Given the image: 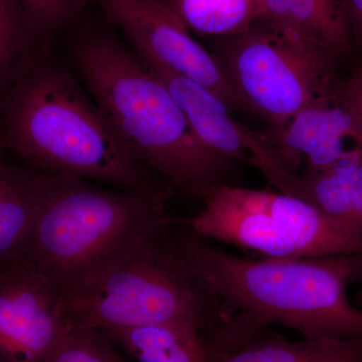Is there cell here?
Masks as SVG:
<instances>
[{"mask_svg":"<svg viewBox=\"0 0 362 362\" xmlns=\"http://www.w3.org/2000/svg\"><path fill=\"white\" fill-rule=\"evenodd\" d=\"M114 344L103 332L71 329L63 337L49 362H113Z\"/></svg>","mask_w":362,"mask_h":362,"instance_id":"18","label":"cell"},{"mask_svg":"<svg viewBox=\"0 0 362 362\" xmlns=\"http://www.w3.org/2000/svg\"><path fill=\"white\" fill-rule=\"evenodd\" d=\"M30 23L45 35L56 32L71 18L81 0H21Z\"/></svg>","mask_w":362,"mask_h":362,"instance_id":"20","label":"cell"},{"mask_svg":"<svg viewBox=\"0 0 362 362\" xmlns=\"http://www.w3.org/2000/svg\"><path fill=\"white\" fill-rule=\"evenodd\" d=\"M279 161L297 173L329 168L362 149L354 117L337 92L298 112L266 133Z\"/></svg>","mask_w":362,"mask_h":362,"instance_id":"10","label":"cell"},{"mask_svg":"<svg viewBox=\"0 0 362 362\" xmlns=\"http://www.w3.org/2000/svg\"><path fill=\"white\" fill-rule=\"evenodd\" d=\"M339 96L354 117L362 145V56L354 62L343 76Z\"/></svg>","mask_w":362,"mask_h":362,"instance_id":"21","label":"cell"},{"mask_svg":"<svg viewBox=\"0 0 362 362\" xmlns=\"http://www.w3.org/2000/svg\"><path fill=\"white\" fill-rule=\"evenodd\" d=\"M243 314L211 339V362H362V337L290 341Z\"/></svg>","mask_w":362,"mask_h":362,"instance_id":"11","label":"cell"},{"mask_svg":"<svg viewBox=\"0 0 362 362\" xmlns=\"http://www.w3.org/2000/svg\"><path fill=\"white\" fill-rule=\"evenodd\" d=\"M189 30L211 37L244 30L264 16L263 0H166Z\"/></svg>","mask_w":362,"mask_h":362,"instance_id":"17","label":"cell"},{"mask_svg":"<svg viewBox=\"0 0 362 362\" xmlns=\"http://www.w3.org/2000/svg\"><path fill=\"white\" fill-rule=\"evenodd\" d=\"M137 362H211L206 330L156 324L101 331Z\"/></svg>","mask_w":362,"mask_h":362,"instance_id":"15","label":"cell"},{"mask_svg":"<svg viewBox=\"0 0 362 362\" xmlns=\"http://www.w3.org/2000/svg\"><path fill=\"white\" fill-rule=\"evenodd\" d=\"M68 331L61 289L39 267L0 268V362H49Z\"/></svg>","mask_w":362,"mask_h":362,"instance_id":"9","label":"cell"},{"mask_svg":"<svg viewBox=\"0 0 362 362\" xmlns=\"http://www.w3.org/2000/svg\"><path fill=\"white\" fill-rule=\"evenodd\" d=\"M175 223L128 238L61 288L70 330L156 324L207 330L230 315L181 254Z\"/></svg>","mask_w":362,"mask_h":362,"instance_id":"4","label":"cell"},{"mask_svg":"<svg viewBox=\"0 0 362 362\" xmlns=\"http://www.w3.org/2000/svg\"><path fill=\"white\" fill-rule=\"evenodd\" d=\"M28 28L33 25L21 0H0V83L23 51Z\"/></svg>","mask_w":362,"mask_h":362,"instance_id":"19","label":"cell"},{"mask_svg":"<svg viewBox=\"0 0 362 362\" xmlns=\"http://www.w3.org/2000/svg\"><path fill=\"white\" fill-rule=\"evenodd\" d=\"M146 65L166 86L206 147L238 163L251 165L259 131L235 120L228 105L204 86L165 69Z\"/></svg>","mask_w":362,"mask_h":362,"instance_id":"12","label":"cell"},{"mask_svg":"<svg viewBox=\"0 0 362 362\" xmlns=\"http://www.w3.org/2000/svg\"><path fill=\"white\" fill-rule=\"evenodd\" d=\"M204 204L185 225L211 242L250 250L266 259L362 254V238L291 195L223 185Z\"/></svg>","mask_w":362,"mask_h":362,"instance_id":"7","label":"cell"},{"mask_svg":"<svg viewBox=\"0 0 362 362\" xmlns=\"http://www.w3.org/2000/svg\"><path fill=\"white\" fill-rule=\"evenodd\" d=\"M4 142L33 168L104 183L168 204L175 190L124 146L99 107L64 66H35L4 106Z\"/></svg>","mask_w":362,"mask_h":362,"instance_id":"2","label":"cell"},{"mask_svg":"<svg viewBox=\"0 0 362 362\" xmlns=\"http://www.w3.org/2000/svg\"><path fill=\"white\" fill-rule=\"evenodd\" d=\"M148 65L189 78L213 92L230 110H243L213 54L192 37L171 9L151 0H99Z\"/></svg>","mask_w":362,"mask_h":362,"instance_id":"8","label":"cell"},{"mask_svg":"<svg viewBox=\"0 0 362 362\" xmlns=\"http://www.w3.org/2000/svg\"><path fill=\"white\" fill-rule=\"evenodd\" d=\"M271 185L281 194L308 202L345 230L362 238V149L354 150L318 173L282 169Z\"/></svg>","mask_w":362,"mask_h":362,"instance_id":"13","label":"cell"},{"mask_svg":"<svg viewBox=\"0 0 362 362\" xmlns=\"http://www.w3.org/2000/svg\"><path fill=\"white\" fill-rule=\"evenodd\" d=\"M354 52L362 56V0H343Z\"/></svg>","mask_w":362,"mask_h":362,"instance_id":"22","label":"cell"},{"mask_svg":"<svg viewBox=\"0 0 362 362\" xmlns=\"http://www.w3.org/2000/svg\"><path fill=\"white\" fill-rule=\"evenodd\" d=\"M263 18L291 26L343 61L356 54L343 0H263Z\"/></svg>","mask_w":362,"mask_h":362,"instance_id":"16","label":"cell"},{"mask_svg":"<svg viewBox=\"0 0 362 362\" xmlns=\"http://www.w3.org/2000/svg\"><path fill=\"white\" fill-rule=\"evenodd\" d=\"M45 173L0 162V268L28 258Z\"/></svg>","mask_w":362,"mask_h":362,"instance_id":"14","label":"cell"},{"mask_svg":"<svg viewBox=\"0 0 362 362\" xmlns=\"http://www.w3.org/2000/svg\"><path fill=\"white\" fill-rule=\"evenodd\" d=\"M151 1L157 2V4H163L166 6V0H151Z\"/></svg>","mask_w":362,"mask_h":362,"instance_id":"24","label":"cell"},{"mask_svg":"<svg viewBox=\"0 0 362 362\" xmlns=\"http://www.w3.org/2000/svg\"><path fill=\"white\" fill-rule=\"evenodd\" d=\"M211 52L243 110L272 128L334 94L342 59L291 26L259 18L233 35L211 37Z\"/></svg>","mask_w":362,"mask_h":362,"instance_id":"5","label":"cell"},{"mask_svg":"<svg viewBox=\"0 0 362 362\" xmlns=\"http://www.w3.org/2000/svg\"><path fill=\"white\" fill-rule=\"evenodd\" d=\"M175 221L168 204L45 173L28 259L61 289L128 238Z\"/></svg>","mask_w":362,"mask_h":362,"instance_id":"6","label":"cell"},{"mask_svg":"<svg viewBox=\"0 0 362 362\" xmlns=\"http://www.w3.org/2000/svg\"><path fill=\"white\" fill-rule=\"evenodd\" d=\"M175 233L187 263L230 313L251 314L307 339L362 337V310L349 298V286L362 278V254L245 259L185 225L176 223Z\"/></svg>","mask_w":362,"mask_h":362,"instance_id":"3","label":"cell"},{"mask_svg":"<svg viewBox=\"0 0 362 362\" xmlns=\"http://www.w3.org/2000/svg\"><path fill=\"white\" fill-rule=\"evenodd\" d=\"M74 63L124 146L165 185L202 202L233 183L240 163L197 138L166 86L137 54L105 35L78 45Z\"/></svg>","mask_w":362,"mask_h":362,"instance_id":"1","label":"cell"},{"mask_svg":"<svg viewBox=\"0 0 362 362\" xmlns=\"http://www.w3.org/2000/svg\"><path fill=\"white\" fill-rule=\"evenodd\" d=\"M0 162H2V161H1V159H0Z\"/></svg>","mask_w":362,"mask_h":362,"instance_id":"26","label":"cell"},{"mask_svg":"<svg viewBox=\"0 0 362 362\" xmlns=\"http://www.w3.org/2000/svg\"><path fill=\"white\" fill-rule=\"evenodd\" d=\"M359 302H361V306H362V288L361 290V294H359Z\"/></svg>","mask_w":362,"mask_h":362,"instance_id":"25","label":"cell"},{"mask_svg":"<svg viewBox=\"0 0 362 362\" xmlns=\"http://www.w3.org/2000/svg\"><path fill=\"white\" fill-rule=\"evenodd\" d=\"M113 362H125V361H124L122 358H120V357H119L118 354H117V352H116L115 356H114Z\"/></svg>","mask_w":362,"mask_h":362,"instance_id":"23","label":"cell"}]
</instances>
